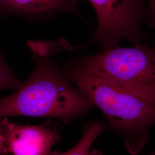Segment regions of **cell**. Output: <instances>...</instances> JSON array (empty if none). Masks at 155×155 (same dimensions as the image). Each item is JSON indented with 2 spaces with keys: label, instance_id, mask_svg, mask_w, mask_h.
<instances>
[{
  "label": "cell",
  "instance_id": "6da1fadb",
  "mask_svg": "<svg viewBox=\"0 0 155 155\" xmlns=\"http://www.w3.org/2000/svg\"><path fill=\"white\" fill-rule=\"evenodd\" d=\"M66 40H28L32 73L15 93L0 98V118L13 116L53 118L64 123L86 114L94 107L52 58L66 51Z\"/></svg>",
  "mask_w": 155,
  "mask_h": 155
},
{
  "label": "cell",
  "instance_id": "7a4b0ae2",
  "mask_svg": "<svg viewBox=\"0 0 155 155\" xmlns=\"http://www.w3.org/2000/svg\"><path fill=\"white\" fill-rule=\"evenodd\" d=\"M67 78L97 106L109 127L122 138L127 152L137 155L150 139L155 125V102L124 89L94 68L73 58L63 63Z\"/></svg>",
  "mask_w": 155,
  "mask_h": 155
},
{
  "label": "cell",
  "instance_id": "3957f363",
  "mask_svg": "<svg viewBox=\"0 0 155 155\" xmlns=\"http://www.w3.org/2000/svg\"><path fill=\"white\" fill-rule=\"evenodd\" d=\"M101 72L128 91L155 102V48L147 45L102 50L95 55L72 58Z\"/></svg>",
  "mask_w": 155,
  "mask_h": 155
},
{
  "label": "cell",
  "instance_id": "277c9868",
  "mask_svg": "<svg viewBox=\"0 0 155 155\" xmlns=\"http://www.w3.org/2000/svg\"><path fill=\"white\" fill-rule=\"evenodd\" d=\"M93 7L97 28L82 44L73 46V51L83 50L97 43L103 50L127 40L133 45L143 44L148 38L143 28L148 21L147 8L144 0H87Z\"/></svg>",
  "mask_w": 155,
  "mask_h": 155
},
{
  "label": "cell",
  "instance_id": "5b68a950",
  "mask_svg": "<svg viewBox=\"0 0 155 155\" xmlns=\"http://www.w3.org/2000/svg\"><path fill=\"white\" fill-rule=\"evenodd\" d=\"M60 140L59 127L51 122L39 125L8 122L6 152L11 155H48Z\"/></svg>",
  "mask_w": 155,
  "mask_h": 155
},
{
  "label": "cell",
  "instance_id": "8992f818",
  "mask_svg": "<svg viewBox=\"0 0 155 155\" xmlns=\"http://www.w3.org/2000/svg\"><path fill=\"white\" fill-rule=\"evenodd\" d=\"M82 0H0V17L19 16L40 21L61 14L83 19L79 6Z\"/></svg>",
  "mask_w": 155,
  "mask_h": 155
},
{
  "label": "cell",
  "instance_id": "52a82bcc",
  "mask_svg": "<svg viewBox=\"0 0 155 155\" xmlns=\"http://www.w3.org/2000/svg\"><path fill=\"white\" fill-rule=\"evenodd\" d=\"M109 127L108 124L102 120L87 121L83 124L81 139L71 149L64 152H51L48 155H104L98 150H91V147L100 134Z\"/></svg>",
  "mask_w": 155,
  "mask_h": 155
},
{
  "label": "cell",
  "instance_id": "ba28073f",
  "mask_svg": "<svg viewBox=\"0 0 155 155\" xmlns=\"http://www.w3.org/2000/svg\"><path fill=\"white\" fill-rule=\"evenodd\" d=\"M23 83L17 78L0 50V90L16 91Z\"/></svg>",
  "mask_w": 155,
  "mask_h": 155
},
{
  "label": "cell",
  "instance_id": "9c48e42d",
  "mask_svg": "<svg viewBox=\"0 0 155 155\" xmlns=\"http://www.w3.org/2000/svg\"><path fill=\"white\" fill-rule=\"evenodd\" d=\"M8 118H0V153L6 152V129Z\"/></svg>",
  "mask_w": 155,
  "mask_h": 155
},
{
  "label": "cell",
  "instance_id": "30bf717a",
  "mask_svg": "<svg viewBox=\"0 0 155 155\" xmlns=\"http://www.w3.org/2000/svg\"><path fill=\"white\" fill-rule=\"evenodd\" d=\"M147 8L148 11L147 24L155 31V0H147Z\"/></svg>",
  "mask_w": 155,
  "mask_h": 155
},
{
  "label": "cell",
  "instance_id": "8fae6325",
  "mask_svg": "<svg viewBox=\"0 0 155 155\" xmlns=\"http://www.w3.org/2000/svg\"><path fill=\"white\" fill-rule=\"evenodd\" d=\"M0 155H11L8 153H4V152H1L0 153Z\"/></svg>",
  "mask_w": 155,
  "mask_h": 155
},
{
  "label": "cell",
  "instance_id": "7c38bea8",
  "mask_svg": "<svg viewBox=\"0 0 155 155\" xmlns=\"http://www.w3.org/2000/svg\"><path fill=\"white\" fill-rule=\"evenodd\" d=\"M155 155V151L153 152H152V153H150V154H148V155Z\"/></svg>",
  "mask_w": 155,
  "mask_h": 155
}]
</instances>
